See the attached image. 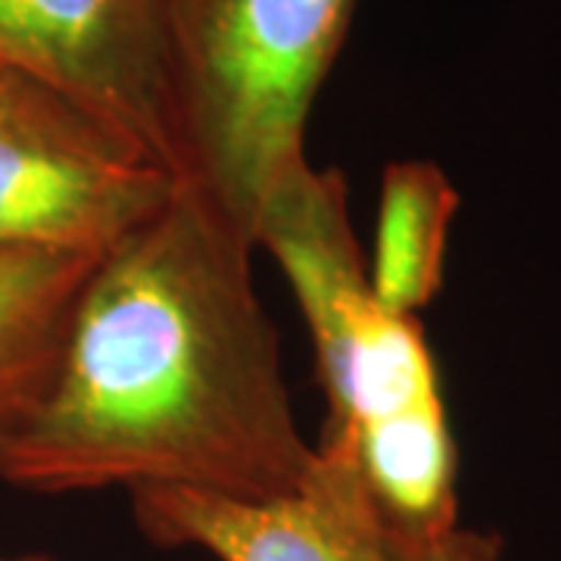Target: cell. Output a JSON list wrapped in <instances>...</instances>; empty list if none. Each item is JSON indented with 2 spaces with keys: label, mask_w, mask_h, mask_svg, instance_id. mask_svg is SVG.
Instances as JSON below:
<instances>
[{
  "label": "cell",
  "mask_w": 561,
  "mask_h": 561,
  "mask_svg": "<svg viewBox=\"0 0 561 561\" xmlns=\"http://www.w3.org/2000/svg\"><path fill=\"white\" fill-rule=\"evenodd\" d=\"M459 191L437 162L400 160L383 169L368 284L393 316H419L443 287Z\"/></svg>",
  "instance_id": "cell-8"
},
{
  "label": "cell",
  "mask_w": 561,
  "mask_h": 561,
  "mask_svg": "<svg viewBox=\"0 0 561 561\" xmlns=\"http://www.w3.org/2000/svg\"><path fill=\"white\" fill-rule=\"evenodd\" d=\"M0 69L187 179L165 0H0Z\"/></svg>",
  "instance_id": "cell-3"
},
{
  "label": "cell",
  "mask_w": 561,
  "mask_h": 561,
  "mask_svg": "<svg viewBox=\"0 0 561 561\" xmlns=\"http://www.w3.org/2000/svg\"><path fill=\"white\" fill-rule=\"evenodd\" d=\"M253 250L197 181L181 179L84 280L41 393L0 434V483L290 493L316 446L294 415Z\"/></svg>",
  "instance_id": "cell-1"
},
{
  "label": "cell",
  "mask_w": 561,
  "mask_h": 561,
  "mask_svg": "<svg viewBox=\"0 0 561 561\" xmlns=\"http://www.w3.org/2000/svg\"><path fill=\"white\" fill-rule=\"evenodd\" d=\"M28 79H20V76H13V72H7V69H0V113L10 106V103L16 101V94L22 91V84Z\"/></svg>",
  "instance_id": "cell-10"
},
{
  "label": "cell",
  "mask_w": 561,
  "mask_h": 561,
  "mask_svg": "<svg viewBox=\"0 0 561 561\" xmlns=\"http://www.w3.org/2000/svg\"><path fill=\"white\" fill-rule=\"evenodd\" d=\"M390 534V530H387ZM393 561H500L502 540L468 527H453L431 540H400L390 534Z\"/></svg>",
  "instance_id": "cell-9"
},
{
  "label": "cell",
  "mask_w": 561,
  "mask_h": 561,
  "mask_svg": "<svg viewBox=\"0 0 561 561\" xmlns=\"http://www.w3.org/2000/svg\"><path fill=\"white\" fill-rule=\"evenodd\" d=\"M128 496L140 534L165 549H201L216 561H393L387 524L337 440H321L306 478L272 500L172 486Z\"/></svg>",
  "instance_id": "cell-5"
},
{
  "label": "cell",
  "mask_w": 561,
  "mask_h": 561,
  "mask_svg": "<svg viewBox=\"0 0 561 561\" xmlns=\"http://www.w3.org/2000/svg\"><path fill=\"white\" fill-rule=\"evenodd\" d=\"M356 7L359 0H165L187 179L247 238L265 194L309 160V113Z\"/></svg>",
  "instance_id": "cell-2"
},
{
  "label": "cell",
  "mask_w": 561,
  "mask_h": 561,
  "mask_svg": "<svg viewBox=\"0 0 561 561\" xmlns=\"http://www.w3.org/2000/svg\"><path fill=\"white\" fill-rule=\"evenodd\" d=\"M181 179L47 88L0 113V250L106 253Z\"/></svg>",
  "instance_id": "cell-4"
},
{
  "label": "cell",
  "mask_w": 561,
  "mask_h": 561,
  "mask_svg": "<svg viewBox=\"0 0 561 561\" xmlns=\"http://www.w3.org/2000/svg\"><path fill=\"white\" fill-rule=\"evenodd\" d=\"M250 238L287 275L316 346L324 400L334 405L397 319L371 294L341 172L297 162L265 194Z\"/></svg>",
  "instance_id": "cell-6"
},
{
  "label": "cell",
  "mask_w": 561,
  "mask_h": 561,
  "mask_svg": "<svg viewBox=\"0 0 561 561\" xmlns=\"http://www.w3.org/2000/svg\"><path fill=\"white\" fill-rule=\"evenodd\" d=\"M103 253L0 250V434L32 405Z\"/></svg>",
  "instance_id": "cell-7"
},
{
  "label": "cell",
  "mask_w": 561,
  "mask_h": 561,
  "mask_svg": "<svg viewBox=\"0 0 561 561\" xmlns=\"http://www.w3.org/2000/svg\"><path fill=\"white\" fill-rule=\"evenodd\" d=\"M0 561H44V559H32V556H0Z\"/></svg>",
  "instance_id": "cell-11"
}]
</instances>
